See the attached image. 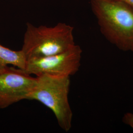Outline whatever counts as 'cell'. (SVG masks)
Instances as JSON below:
<instances>
[{
	"label": "cell",
	"instance_id": "6da1fadb",
	"mask_svg": "<svg viewBox=\"0 0 133 133\" xmlns=\"http://www.w3.org/2000/svg\"><path fill=\"white\" fill-rule=\"evenodd\" d=\"M102 34L119 49L133 52V9L122 0H90Z\"/></svg>",
	"mask_w": 133,
	"mask_h": 133
},
{
	"label": "cell",
	"instance_id": "7a4b0ae2",
	"mask_svg": "<svg viewBox=\"0 0 133 133\" xmlns=\"http://www.w3.org/2000/svg\"><path fill=\"white\" fill-rule=\"evenodd\" d=\"M74 29L71 25L62 22L52 27H38L27 23L21 50L27 60L63 52L76 44Z\"/></svg>",
	"mask_w": 133,
	"mask_h": 133
},
{
	"label": "cell",
	"instance_id": "3957f363",
	"mask_svg": "<svg viewBox=\"0 0 133 133\" xmlns=\"http://www.w3.org/2000/svg\"><path fill=\"white\" fill-rule=\"evenodd\" d=\"M36 77V85L27 100L37 101L49 109L60 128L70 131L73 115L68 99L70 76L43 74Z\"/></svg>",
	"mask_w": 133,
	"mask_h": 133
},
{
	"label": "cell",
	"instance_id": "277c9868",
	"mask_svg": "<svg viewBox=\"0 0 133 133\" xmlns=\"http://www.w3.org/2000/svg\"><path fill=\"white\" fill-rule=\"evenodd\" d=\"M82 52L81 47L75 44L63 52L28 59L25 71L36 76L43 74L70 76L79 70Z\"/></svg>",
	"mask_w": 133,
	"mask_h": 133
},
{
	"label": "cell",
	"instance_id": "5b68a950",
	"mask_svg": "<svg viewBox=\"0 0 133 133\" xmlns=\"http://www.w3.org/2000/svg\"><path fill=\"white\" fill-rule=\"evenodd\" d=\"M37 82V77L25 70L10 66L0 69V109L23 100L28 96Z\"/></svg>",
	"mask_w": 133,
	"mask_h": 133
},
{
	"label": "cell",
	"instance_id": "8992f818",
	"mask_svg": "<svg viewBox=\"0 0 133 133\" xmlns=\"http://www.w3.org/2000/svg\"><path fill=\"white\" fill-rule=\"evenodd\" d=\"M26 62V57L21 50H13L0 43V69L12 65L25 70Z\"/></svg>",
	"mask_w": 133,
	"mask_h": 133
},
{
	"label": "cell",
	"instance_id": "52a82bcc",
	"mask_svg": "<svg viewBox=\"0 0 133 133\" xmlns=\"http://www.w3.org/2000/svg\"><path fill=\"white\" fill-rule=\"evenodd\" d=\"M123 122L133 129V114L127 112L124 115Z\"/></svg>",
	"mask_w": 133,
	"mask_h": 133
},
{
	"label": "cell",
	"instance_id": "ba28073f",
	"mask_svg": "<svg viewBox=\"0 0 133 133\" xmlns=\"http://www.w3.org/2000/svg\"><path fill=\"white\" fill-rule=\"evenodd\" d=\"M122 1L126 3L133 9V0H122Z\"/></svg>",
	"mask_w": 133,
	"mask_h": 133
}]
</instances>
